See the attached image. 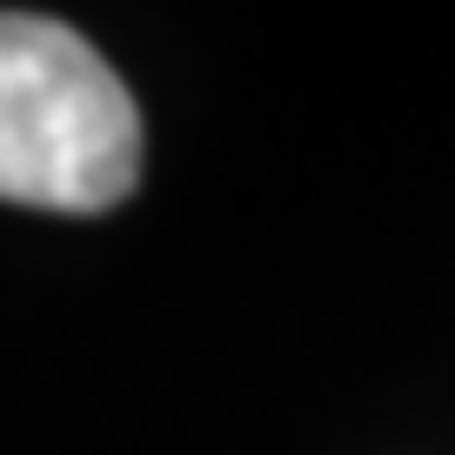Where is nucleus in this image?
Instances as JSON below:
<instances>
[{
  "mask_svg": "<svg viewBox=\"0 0 455 455\" xmlns=\"http://www.w3.org/2000/svg\"><path fill=\"white\" fill-rule=\"evenodd\" d=\"M141 181V114L121 74L47 14H0V201L100 214Z\"/></svg>",
  "mask_w": 455,
  "mask_h": 455,
  "instance_id": "nucleus-1",
  "label": "nucleus"
}]
</instances>
